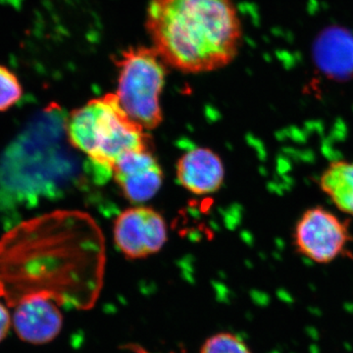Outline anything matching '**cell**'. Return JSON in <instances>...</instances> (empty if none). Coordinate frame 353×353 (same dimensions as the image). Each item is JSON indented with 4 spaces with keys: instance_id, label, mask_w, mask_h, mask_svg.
Listing matches in <instances>:
<instances>
[{
    "instance_id": "1",
    "label": "cell",
    "mask_w": 353,
    "mask_h": 353,
    "mask_svg": "<svg viewBox=\"0 0 353 353\" xmlns=\"http://www.w3.org/2000/svg\"><path fill=\"white\" fill-rule=\"evenodd\" d=\"M94 221L51 213L15 228L0 241V283L9 307L31 294L88 308L101 288L104 248Z\"/></svg>"
},
{
    "instance_id": "2",
    "label": "cell",
    "mask_w": 353,
    "mask_h": 353,
    "mask_svg": "<svg viewBox=\"0 0 353 353\" xmlns=\"http://www.w3.org/2000/svg\"><path fill=\"white\" fill-rule=\"evenodd\" d=\"M145 27L165 63L187 74L232 63L243 38L233 0H150Z\"/></svg>"
},
{
    "instance_id": "3",
    "label": "cell",
    "mask_w": 353,
    "mask_h": 353,
    "mask_svg": "<svg viewBox=\"0 0 353 353\" xmlns=\"http://www.w3.org/2000/svg\"><path fill=\"white\" fill-rule=\"evenodd\" d=\"M65 132L71 145L88 158L99 175L112 174L114 165L126 153L150 148L145 130L130 119L115 94L72 111Z\"/></svg>"
},
{
    "instance_id": "4",
    "label": "cell",
    "mask_w": 353,
    "mask_h": 353,
    "mask_svg": "<svg viewBox=\"0 0 353 353\" xmlns=\"http://www.w3.org/2000/svg\"><path fill=\"white\" fill-rule=\"evenodd\" d=\"M116 66L118 83L114 94L121 108L145 131L159 126L163 120L160 97L168 65L152 46H134L123 51Z\"/></svg>"
},
{
    "instance_id": "5",
    "label": "cell",
    "mask_w": 353,
    "mask_h": 353,
    "mask_svg": "<svg viewBox=\"0 0 353 353\" xmlns=\"http://www.w3.org/2000/svg\"><path fill=\"white\" fill-rule=\"evenodd\" d=\"M292 241L299 254L316 263L327 264L350 255L353 238L348 221L315 206L304 211L297 220Z\"/></svg>"
},
{
    "instance_id": "6",
    "label": "cell",
    "mask_w": 353,
    "mask_h": 353,
    "mask_svg": "<svg viewBox=\"0 0 353 353\" xmlns=\"http://www.w3.org/2000/svg\"><path fill=\"white\" fill-rule=\"evenodd\" d=\"M114 241L128 259H141L159 252L167 241L164 218L154 209L134 206L114 223Z\"/></svg>"
},
{
    "instance_id": "7",
    "label": "cell",
    "mask_w": 353,
    "mask_h": 353,
    "mask_svg": "<svg viewBox=\"0 0 353 353\" xmlns=\"http://www.w3.org/2000/svg\"><path fill=\"white\" fill-rule=\"evenodd\" d=\"M12 329L18 338L32 345L50 343L63 328L60 305L50 296L31 294L14 304Z\"/></svg>"
},
{
    "instance_id": "8",
    "label": "cell",
    "mask_w": 353,
    "mask_h": 353,
    "mask_svg": "<svg viewBox=\"0 0 353 353\" xmlns=\"http://www.w3.org/2000/svg\"><path fill=\"white\" fill-rule=\"evenodd\" d=\"M112 175L125 197L134 204L153 199L163 183V171L150 148L126 153L114 165Z\"/></svg>"
},
{
    "instance_id": "9",
    "label": "cell",
    "mask_w": 353,
    "mask_h": 353,
    "mask_svg": "<svg viewBox=\"0 0 353 353\" xmlns=\"http://www.w3.org/2000/svg\"><path fill=\"white\" fill-rule=\"evenodd\" d=\"M176 178L183 189L192 194L197 196L213 194L224 182V165L213 150L194 148L179 159Z\"/></svg>"
},
{
    "instance_id": "10",
    "label": "cell",
    "mask_w": 353,
    "mask_h": 353,
    "mask_svg": "<svg viewBox=\"0 0 353 353\" xmlns=\"http://www.w3.org/2000/svg\"><path fill=\"white\" fill-rule=\"evenodd\" d=\"M314 57L316 64L330 79L353 78V34L341 28L326 30L316 41Z\"/></svg>"
},
{
    "instance_id": "11",
    "label": "cell",
    "mask_w": 353,
    "mask_h": 353,
    "mask_svg": "<svg viewBox=\"0 0 353 353\" xmlns=\"http://www.w3.org/2000/svg\"><path fill=\"white\" fill-rule=\"evenodd\" d=\"M319 185L339 210L353 217V161L330 163L320 176Z\"/></svg>"
},
{
    "instance_id": "12",
    "label": "cell",
    "mask_w": 353,
    "mask_h": 353,
    "mask_svg": "<svg viewBox=\"0 0 353 353\" xmlns=\"http://www.w3.org/2000/svg\"><path fill=\"white\" fill-rule=\"evenodd\" d=\"M201 353H252V350L240 336L230 332H221L206 339Z\"/></svg>"
},
{
    "instance_id": "13",
    "label": "cell",
    "mask_w": 353,
    "mask_h": 353,
    "mask_svg": "<svg viewBox=\"0 0 353 353\" xmlns=\"http://www.w3.org/2000/svg\"><path fill=\"white\" fill-rule=\"evenodd\" d=\"M23 88L10 69L0 65V112L13 108L22 99Z\"/></svg>"
},
{
    "instance_id": "14",
    "label": "cell",
    "mask_w": 353,
    "mask_h": 353,
    "mask_svg": "<svg viewBox=\"0 0 353 353\" xmlns=\"http://www.w3.org/2000/svg\"><path fill=\"white\" fill-rule=\"evenodd\" d=\"M6 289L0 283V343H2L12 329V314L9 311V305L6 301Z\"/></svg>"
}]
</instances>
